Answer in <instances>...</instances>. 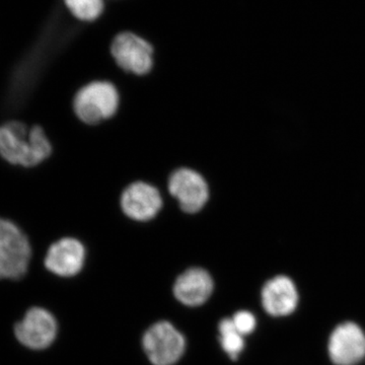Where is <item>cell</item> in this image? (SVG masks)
Listing matches in <instances>:
<instances>
[{
	"label": "cell",
	"instance_id": "1",
	"mask_svg": "<svg viewBox=\"0 0 365 365\" xmlns=\"http://www.w3.org/2000/svg\"><path fill=\"white\" fill-rule=\"evenodd\" d=\"M0 155L7 162L33 168L52 155V144L39 125L28 127L21 122H9L0 127Z\"/></svg>",
	"mask_w": 365,
	"mask_h": 365
},
{
	"label": "cell",
	"instance_id": "2",
	"mask_svg": "<svg viewBox=\"0 0 365 365\" xmlns=\"http://www.w3.org/2000/svg\"><path fill=\"white\" fill-rule=\"evenodd\" d=\"M120 93L109 81H93L79 88L72 102L74 114L88 126H98L116 116Z\"/></svg>",
	"mask_w": 365,
	"mask_h": 365
},
{
	"label": "cell",
	"instance_id": "3",
	"mask_svg": "<svg viewBox=\"0 0 365 365\" xmlns=\"http://www.w3.org/2000/svg\"><path fill=\"white\" fill-rule=\"evenodd\" d=\"M115 66L124 73L145 76L155 67V48L135 33L118 34L110 46Z\"/></svg>",
	"mask_w": 365,
	"mask_h": 365
},
{
	"label": "cell",
	"instance_id": "4",
	"mask_svg": "<svg viewBox=\"0 0 365 365\" xmlns=\"http://www.w3.org/2000/svg\"><path fill=\"white\" fill-rule=\"evenodd\" d=\"M32 257L25 234L6 220H0V279H21Z\"/></svg>",
	"mask_w": 365,
	"mask_h": 365
},
{
	"label": "cell",
	"instance_id": "5",
	"mask_svg": "<svg viewBox=\"0 0 365 365\" xmlns=\"http://www.w3.org/2000/svg\"><path fill=\"white\" fill-rule=\"evenodd\" d=\"M168 193L177 201L185 215H195L206 207L210 188L202 174L190 168H180L170 174Z\"/></svg>",
	"mask_w": 365,
	"mask_h": 365
},
{
	"label": "cell",
	"instance_id": "6",
	"mask_svg": "<svg viewBox=\"0 0 365 365\" xmlns=\"http://www.w3.org/2000/svg\"><path fill=\"white\" fill-rule=\"evenodd\" d=\"M122 212L134 222H153L163 208L162 191L155 185L144 181L131 182L120 197Z\"/></svg>",
	"mask_w": 365,
	"mask_h": 365
},
{
	"label": "cell",
	"instance_id": "7",
	"mask_svg": "<svg viewBox=\"0 0 365 365\" xmlns=\"http://www.w3.org/2000/svg\"><path fill=\"white\" fill-rule=\"evenodd\" d=\"M143 348L153 365H173L184 354L186 341L172 324L160 322L144 334Z\"/></svg>",
	"mask_w": 365,
	"mask_h": 365
},
{
	"label": "cell",
	"instance_id": "8",
	"mask_svg": "<svg viewBox=\"0 0 365 365\" xmlns=\"http://www.w3.org/2000/svg\"><path fill=\"white\" fill-rule=\"evenodd\" d=\"M19 342L34 350H42L54 342L57 335V322L49 312L33 307L25 318L14 327Z\"/></svg>",
	"mask_w": 365,
	"mask_h": 365
},
{
	"label": "cell",
	"instance_id": "9",
	"mask_svg": "<svg viewBox=\"0 0 365 365\" xmlns=\"http://www.w3.org/2000/svg\"><path fill=\"white\" fill-rule=\"evenodd\" d=\"M329 354L334 364L355 365L365 357V335L356 324L338 326L329 341Z\"/></svg>",
	"mask_w": 365,
	"mask_h": 365
},
{
	"label": "cell",
	"instance_id": "10",
	"mask_svg": "<svg viewBox=\"0 0 365 365\" xmlns=\"http://www.w3.org/2000/svg\"><path fill=\"white\" fill-rule=\"evenodd\" d=\"M86 248L76 237H62L50 246L45 267L56 275L69 277L81 272L86 261Z\"/></svg>",
	"mask_w": 365,
	"mask_h": 365
},
{
	"label": "cell",
	"instance_id": "11",
	"mask_svg": "<svg viewBox=\"0 0 365 365\" xmlns=\"http://www.w3.org/2000/svg\"><path fill=\"white\" fill-rule=\"evenodd\" d=\"M299 302L297 287L287 276H277L268 281L262 290L264 309L274 317H284L294 311Z\"/></svg>",
	"mask_w": 365,
	"mask_h": 365
},
{
	"label": "cell",
	"instance_id": "12",
	"mask_svg": "<svg viewBox=\"0 0 365 365\" xmlns=\"http://www.w3.org/2000/svg\"><path fill=\"white\" fill-rule=\"evenodd\" d=\"M213 292L210 274L201 268H191L178 277L174 287L175 297L182 304L198 307L207 302Z\"/></svg>",
	"mask_w": 365,
	"mask_h": 365
},
{
	"label": "cell",
	"instance_id": "13",
	"mask_svg": "<svg viewBox=\"0 0 365 365\" xmlns=\"http://www.w3.org/2000/svg\"><path fill=\"white\" fill-rule=\"evenodd\" d=\"M220 344L223 350L230 355V359H237L240 353L245 347L244 336L237 332L234 325V322L230 319H225L220 322Z\"/></svg>",
	"mask_w": 365,
	"mask_h": 365
},
{
	"label": "cell",
	"instance_id": "14",
	"mask_svg": "<svg viewBox=\"0 0 365 365\" xmlns=\"http://www.w3.org/2000/svg\"><path fill=\"white\" fill-rule=\"evenodd\" d=\"M74 18L90 23L98 20L105 9L104 0H64Z\"/></svg>",
	"mask_w": 365,
	"mask_h": 365
},
{
	"label": "cell",
	"instance_id": "15",
	"mask_svg": "<svg viewBox=\"0 0 365 365\" xmlns=\"http://www.w3.org/2000/svg\"><path fill=\"white\" fill-rule=\"evenodd\" d=\"M232 319L237 332L242 334V336L253 332L255 327H256V319L250 312H239Z\"/></svg>",
	"mask_w": 365,
	"mask_h": 365
}]
</instances>
